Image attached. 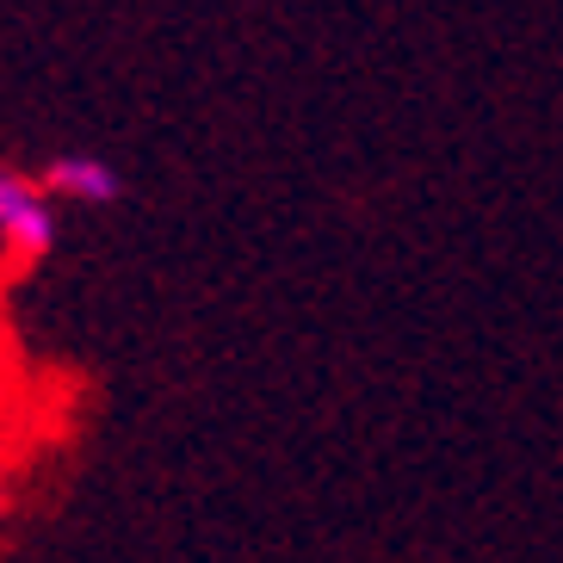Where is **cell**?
Segmentation results:
<instances>
[{
  "label": "cell",
  "instance_id": "obj_1",
  "mask_svg": "<svg viewBox=\"0 0 563 563\" xmlns=\"http://www.w3.org/2000/svg\"><path fill=\"white\" fill-rule=\"evenodd\" d=\"M0 249L13 261H44L56 249V199L37 174L0 167Z\"/></svg>",
  "mask_w": 563,
  "mask_h": 563
},
{
  "label": "cell",
  "instance_id": "obj_2",
  "mask_svg": "<svg viewBox=\"0 0 563 563\" xmlns=\"http://www.w3.org/2000/svg\"><path fill=\"white\" fill-rule=\"evenodd\" d=\"M44 192H51L56 205H118L131 186H124V174H118L106 155H87V150H75V155H51L44 162Z\"/></svg>",
  "mask_w": 563,
  "mask_h": 563
}]
</instances>
